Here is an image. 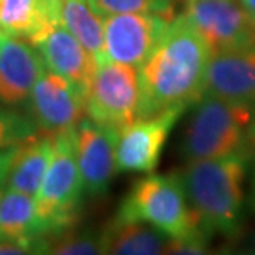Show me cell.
Masks as SVG:
<instances>
[{
    "instance_id": "d6986e66",
    "label": "cell",
    "mask_w": 255,
    "mask_h": 255,
    "mask_svg": "<svg viewBox=\"0 0 255 255\" xmlns=\"http://www.w3.org/2000/svg\"><path fill=\"white\" fill-rule=\"evenodd\" d=\"M62 25L98 62H103V20L88 0H62Z\"/></svg>"
},
{
    "instance_id": "3957f363",
    "label": "cell",
    "mask_w": 255,
    "mask_h": 255,
    "mask_svg": "<svg viewBox=\"0 0 255 255\" xmlns=\"http://www.w3.org/2000/svg\"><path fill=\"white\" fill-rule=\"evenodd\" d=\"M181 139V157L186 162L214 159L252 151L254 110L229 101L201 96Z\"/></svg>"
},
{
    "instance_id": "ac0fdd59",
    "label": "cell",
    "mask_w": 255,
    "mask_h": 255,
    "mask_svg": "<svg viewBox=\"0 0 255 255\" xmlns=\"http://www.w3.org/2000/svg\"><path fill=\"white\" fill-rule=\"evenodd\" d=\"M105 254L156 255L166 254L171 239L156 227L139 221L113 219L103 229Z\"/></svg>"
},
{
    "instance_id": "e0dca14e",
    "label": "cell",
    "mask_w": 255,
    "mask_h": 255,
    "mask_svg": "<svg viewBox=\"0 0 255 255\" xmlns=\"http://www.w3.org/2000/svg\"><path fill=\"white\" fill-rule=\"evenodd\" d=\"M0 239L22 244L33 254H45L33 196L13 189L3 192L0 199Z\"/></svg>"
},
{
    "instance_id": "7a4b0ae2",
    "label": "cell",
    "mask_w": 255,
    "mask_h": 255,
    "mask_svg": "<svg viewBox=\"0 0 255 255\" xmlns=\"http://www.w3.org/2000/svg\"><path fill=\"white\" fill-rule=\"evenodd\" d=\"M251 152L187 162L182 172L187 199L209 237H236L244 214V181Z\"/></svg>"
},
{
    "instance_id": "603a6c76",
    "label": "cell",
    "mask_w": 255,
    "mask_h": 255,
    "mask_svg": "<svg viewBox=\"0 0 255 255\" xmlns=\"http://www.w3.org/2000/svg\"><path fill=\"white\" fill-rule=\"evenodd\" d=\"M25 254H33V252L18 242L2 241L0 239V255H25Z\"/></svg>"
},
{
    "instance_id": "7402d4cb",
    "label": "cell",
    "mask_w": 255,
    "mask_h": 255,
    "mask_svg": "<svg viewBox=\"0 0 255 255\" xmlns=\"http://www.w3.org/2000/svg\"><path fill=\"white\" fill-rule=\"evenodd\" d=\"M38 132L27 113H20L12 110V106L0 103V151L20 144Z\"/></svg>"
},
{
    "instance_id": "ffe728a7",
    "label": "cell",
    "mask_w": 255,
    "mask_h": 255,
    "mask_svg": "<svg viewBox=\"0 0 255 255\" xmlns=\"http://www.w3.org/2000/svg\"><path fill=\"white\" fill-rule=\"evenodd\" d=\"M45 254L55 255H100L105 254L101 231H75V227L45 241Z\"/></svg>"
},
{
    "instance_id": "4fadbf2b",
    "label": "cell",
    "mask_w": 255,
    "mask_h": 255,
    "mask_svg": "<svg viewBox=\"0 0 255 255\" xmlns=\"http://www.w3.org/2000/svg\"><path fill=\"white\" fill-rule=\"evenodd\" d=\"M47 66L33 43L0 32V103L22 106Z\"/></svg>"
},
{
    "instance_id": "9a60e30c",
    "label": "cell",
    "mask_w": 255,
    "mask_h": 255,
    "mask_svg": "<svg viewBox=\"0 0 255 255\" xmlns=\"http://www.w3.org/2000/svg\"><path fill=\"white\" fill-rule=\"evenodd\" d=\"M55 136L38 132L30 139L15 144L5 171V189L37 196L53 154Z\"/></svg>"
},
{
    "instance_id": "7c38bea8",
    "label": "cell",
    "mask_w": 255,
    "mask_h": 255,
    "mask_svg": "<svg viewBox=\"0 0 255 255\" xmlns=\"http://www.w3.org/2000/svg\"><path fill=\"white\" fill-rule=\"evenodd\" d=\"M202 96L255 108V47L212 52L204 75Z\"/></svg>"
},
{
    "instance_id": "2e32d148",
    "label": "cell",
    "mask_w": 255,
    "mask_h": 255,
    "mask_svg": "<svg viewBox=\"0 0 255 255\" xmlns=\"http://www.w3.org/2000/svg\"><path fill=\"white\" fill-rule=\"evenodd\" d=\"M62 23V0H0V32L35 43Z\"/></svg>"
},
{
    "instance_id": "cb8c5ba5",
    "label": "cell",
    "mask_w": 255,
    "mask_h": 255,
    "mask_svg": "<svg viewBox=\"0 0 255 255\" xmlns=\"http://www.w3.org/2000/svg\"><path fill=\"white\" fill-rule=\"evenodd\" d=\"M13 147V146H12ZM12 147H7V149L0 151V199L3 196V187H5V171H7V162L10 157V152H12Z\"/></svg>"
},
{
    "instance_id": "484cf974",
    "label": "cell",
    "mask_w": 255,
    "mask_h": 255,
    "mask_svg": "<svg viewBox=\"0 0 255 255\" xmlns=\"http://www.w3.org/2000/svg\"><path fill=\"white\" fill-rule=\"evenodd\" d=\"M251 141H252V151L255 154V108H254V121H252V132H251Z\"/></svg>"
},
{
    "instance_id": "ba28073f",
    "label": "cell",
    "mask_w": 255,
    "mask_h": 255,
    "mask_svg": "<svg viewBox=\"0 0 255 255\" xmlns=\"http://www.w3.org/2000/svg\"><path fill=\"white\" fill-rule=\"evenodd\" d=\"M187 106H174L161 115L137 118L118 131L116 169L118 172L149 174L157 167L171 129Z\"/></svg>"
},
{
    "instance_id": "44dd1931",
    "label": "cell",
    "mask_w": 255,
    "mask_h": 255,
    "mask_svg": "<svg viewBox=\"0 0 255 255\" xmlns=\"http://www.w3.org/2000/svg\"><path fill=\"white\" fill-rule=\"evenodd\" d=\"M100 17L116 13H154L172 20L176 17L172 0H88Z\"/></svg>"
},
{
    "instance_id": "6da1fadb",
    "label": "cell",
    "mask_w": 255,
    "mask_h": 255,
    "mask_svg": "<svg viewBox=\"0 0 255 255\" xmlns=\"http://www.w3.org/2000/svg\"><path fill=\"white\" fill-rule=\"evenodd\" d=\"M211 50L184 15H176L139 70L137 118L189 106L202 96ZM136 118V120H137Z\"/></svg>"
},
{
    "instance_id": "5b68a950",
    "label": "cell",
    "mask_w": 255,
    "mask_h": 255,
    "mask_svg": "<svg viewBox=\"0 0 255 255\" xmlns=\"http://www.w3.org/2000/svg\"><path fill=\"white\" fill-rule=\"evenodd\" d=\"M75 129L55 136L52 159L35 196L37 222L43 242L75 227L80 217L85 192L75 154Z\"/></svg>"
},
{
    "instance_id": "8fae6325",
    "label": "cell",
    "mask_w": 255,
    "mask_h": 255,
    "mask_svg": "<svg viewBox=\"0 0 255 255\" xmlns=\"http://www.w3.org/2000/svg\"><path fill=\"white\" fill-rule=\"evenodd\" d=\"M118 129L83 118L75 129V154L86 197H105L115 179Z\"/></svg>"
},
{
    "instance_id": "9c48e42d",
    "label": "cell",
    "mask_w": 255,
    "mask_h": 255,
    "mask_svg": "<svg viewBox=\"0 0 255 255\" xmlns=\"http://www.w3.org/2000/svg\"><path fill=\"white\" fill-rule=\"evenodd\" d=\"M27 115L40 132L57 136L85 118V95L70 80L45 70L27 101Z\"/></svg>"
},
{
    "instance_id": "30bf717a",
    "label": "cell",
    "mask_w": 255,
    "mask_h": 255,
    "mask_svg": "<svg viewBox=\"0 0 255 255\" xmlns=\"http://www.w3.org/2000/svg\"><path fill=\"white\" fill-rule=\"evenodd\" d=\"M171 20L154 13H116L103 20L105 60L141 66L149 57Z\"/></svg>"
},
{
    "instance_id": "52a82bcc",
    "label": "cell",
    "mask_w": 255,
    "mask_h": 255,
    "mask_svg": "<svg viewBox=\"0 0 255 255\" xmlns=\"http://www.w3.org/2000/svg\"><path fill=\"white\" fill-rule=\"evenodd\" d=\"M182 15L211 53L255 47V22L241 0H186Z\"/></svg>"
},
{
    "instance_id": "4316f807",
    "label": "cell",
    "mask_w": 255,
    "mask_h": 255,
    "mask_svg": "<svg viewBox=\"0 0 255 255\" xmlns=\"http://www.w3.org/2000/svg\"><path fill=\"white\" fill-rule=\"evenodd\" d=\"M252 206H254V211H255V172H254V177H252Z\"/></svg>"
},
{
    "instance_id": "8992f818",
    "label": "cell",
    "mask_w": 255,
    "mask_h": 255,
    "mask_svg": "<svg viewBox=\"0 0 255 255\" xmlns=\"http://www.w3.org/2000/svg\"><path fill=\"white\" fill-rule=\"evenodd\" d=\"M139 105V71L137 66L98 62L85 93L86 118L101 126L121 129L137 118Z\"/></svg>"
},
{
    "instance_id": "d4e9b609",
    "label": "cell",
    "mask_w": 255,
    "mask_h": 255,
    "mask_svg": "<svg viewBox=\"0 0 255 255\" xmlns=\"http://www.w3.org/2000/svg\"><path fill=\"white\" fill-rule=\"evenodd\" d=\"M241 3L244 5V8H246V12L249 13V17L255 22V0H241Z\"/></svg>"
},
{
    "instance_id": "277c9868",
    "label": "cell",
    "mask_w": 255,
    "mask_h": 255,
    "mask_svg": "<svg viewBox=\"0 0 255 255\" xmlns=\"http://www.w3.org/2000/svg\"><path fill=\"white\" fill-rule=\"evenodd\" d=\"M115 217L146 222L172 241L206 234L192 211L179 172L149 174L136 181Z\"/></svg>"
},
{
    "instance_id": "5bb4252c",
    "label": "cell",
    "mask_w": 255,
    "mask_h": 255,
    "mask_svg": "<svg viewBox=\"0 0 255 255\" xmlns=\"http://www.w3.org/2000/svg\"><path fill=\"white\" fill-rule=\"evenodd\" d=\"M43 58L47 70L70 80L76 88L86 93L93 78L98 60L65 28L62 23L48 30L33 43Z\"/></svg>"
}]
</instances>
